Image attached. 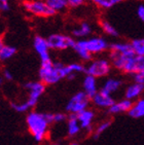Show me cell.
<instances>
[{
    "mask_svg": "<svg viewBox=\"0 0 144 145\" xmlns=\"http://www.w3.org/2000/svg\"><path fill=\"white\" fill-rule=\"evenodd\" d=\"M72 73L73 71L70 65H64L60 62H52L48 64L40 65L38 77L39 80L45 86H52L58 84L63 78H67Z\"/></svg>",
    "mask_w": 144,
    "mask_h": 145,
    "instance_id": "cell-1",
    "label": "cell"
},
{
    "mask_svg": "<svg viewBox=\"0 0 144 145\" xmlns=\"http://www.w3.org/2000/svg\"><path fill=\"white\" fill-rule=\"evenodd\" d=\"M110 59L114 67L126 73L136 74L144 71V56L134 55V56L127 57L111 52Z\"/></svg>",
    "mask_w": 144,
    "mask_h": 145,
    "instance_id": "cell-2",
    "label": "cell"
},
{
    "mask_svg": "<svg viewBox=\"0 0 144 145\" xmlns=\"http://www.w3.org/2000/svg\"><path fill=\"white\" fill-rule=\"evenodd\" d=\"M26 123H27L28 130L30 132V134L33 136L35 141L40 142L45 139L47 134L48 126H50L45 113H40L36 111L29 112L26 117Z\"/></svg>",
    "mask_w": 144,
    "mask_h": 145,
    "instance_id": "cell-3",
    "label": "cell"
},
{
    "mask_svg": "<svg viewBox=\"0 0 144 145\" xmlns=\"http://www.w3.org/2000/svg\"><path fill=\"white\" fill-rule=\"evenodd\" d=\"M23 6L28 12L36 17L48 18L56 14V11L53 10L48 4L42 0H25L23 2Z\"/></svg>",
    "mask_w": 144,
    "mask_h": 145,
    "instance_id": "cell-4",
    "label": "cell"
},
{
    "mask_svg": "<svg viewBox=\"0 0 144 145\" xmlns=\"http://www.w3.org/2000/svg\"><path fill=\"white\" fill-rule=\"evenodd\" d=\"M91 98L83 92H77L70 98L66 105V110L70 114H78L79 112L88 109Z\"/></svg>",
    "mask_w": 144,
    "mask_h": 145,
    "instance_id": "cell-5",
    "label": "cell"
},
{
    "mask_svg": "<svg viewBox=\"0 0 144 145\" xmlns=\"http://www.w3.org/2000/svg\"><path fill=\"white\" fill-rule=\"evenodd\" d=\"M24 87L27 91H29V96H28V99L26 100V102H27L30 108H33L38 102L39 98L41 97L42 94L45 93V84L40 80L28 81L24 84Z\"/></svg>",
    "mask_w": 144,
    "mask_h": 145,
    "instance_id": "cell-6",
    "label": "cell"
},
{
    "mask_svg": "<svg viewBox=\"0 0 144 145\" xmlns=\"http://www.w3.org/2000/svg\"><path fill=\"white\" fill-rule=\"evenodd\" d=\"M111 66L110 63L106 59H98L95 61L91 62L86 67V75L94 76L96 78L106 76L110 72Z\"/></svg>",
    "mask_w": 144,
    "mask_h": 145,
    "instance_id": "cell-7",
    "label": "cell"
},
{
    "mask_svg": "<svg viewBox=\"0 0 144 145\" xmlns=\"http://www.w3.org/2000/svg\"><path fill=\"white\" fill-rule=\"evenodd\" d=\"M46 39L50 48L59 50L73 48L76 42V40H74L72 37L64 35V34H52Z\"/></svg>",
    "mask_w": 144,
    "mask_h": 145,
    "instance_id": "cell-8",
    "label": "cell"
},
{
    "mask_svg": "<svg viewBox=\"0 0 144 145\" xmlns=\"http://www.w3.org/2000/svg\"><path fill=\"white\" fill-rule=\"evenodd\" d=\"M33 48L35 52L38 54L39 59H40V63L41 65L48 64L52 63V59L50 55V45L47 42L46 38H43L41 36H35L33 40Z\"/></svg>",
    "mask_w": 144,
    "mask_h": 145,
    "instance_id": "cell-9",
    "label": "cell"
},
{
    "mask_svg": "<svg viewBox=\"0 0 144 145\" xmlns=\"http://www.w3.org/2000/svg\"><path fill=\"white\" fill-rule=\"evenodd\" d=\"M83 43L86 45V50H89L92 55L103 53L110 46L105 39L102 37H92V38L83 40Z\"/></svg>",
    "mask_w": 144,
    "mask_h": 145,
    "instance_id": "cell-10",
    "label": "cell"
},
{
    "mask_svg": "<svg viewBox=\"0 0 144 145\" xmlns=\"http://www.w3.org/2000/svg\"><path fill=\"white\" fill-rule=\"evenodd\" d=\"M93 103L96 105L97 107H100V108H107L109 109L112 105L114 104L115 101L113 100L112 96L107 94V93L103 92L100 89L99 92L94 96V98L92 99Z\"/></svg>",
    "mask_w": 144,
    "mask_h": 145,
    "instance_id": "cell-11",
    "label": "cell"
},
{
    "mask_svg": "<svg viewBox=\"0 0 144 145\" xmlns=\"http://www.w3.org/2000/svg\"><path fill=\"white\" fill-rule=\"evenodd\" d=\"M82 88L83 92L86 93L91 99H93L94 96L99 92L97 86V78L91 75H86L82 82Z\"/></svg>",
    "mask_w": 144,
    "mask_h": 145,
    "instance_id": "cell-12",
    "label": "cell"
},
{
    "mask_svg": "<svg viewBox=\"0 0 144 145\" xmlns=\"http://www.w3.org/2000/svg\"><path fill=\"white\" fill-rule=\"evenodd\" d=\"M133 102L128 99H122L118 102H114V104L110 108L108 109V112L111 114H117V113H124V112H129L133 106Z\"/></svg>",
    "mask_w": 144,
    "mask_h": 145,
    "instance_id": "cell-13",
    "label": "cell"
},
{
    "mask_svg": "<svg viewBox=\"0 0 144 145\" xmlns=\"http://www.w3.org/2000/svg\"><path fill=\"white\" fill-rule=\"evenodd\" d=\"M109 48H110V50L112 53L118 54L122 56L131 57L135 55L131 43H127V42H115V43L110 44Z\"/></svg>",
    "mask_w": 144,
    "mask_h": 145,
    "instance_id": "cell-14",
    "label": "cell"
},
{
    "mask_svg": "<svg viewBox=\"0 0 144 145\" xmlns=\"http://www.w3.org/2000/svg\"><path fill=\"white\" fill-rule=\"evenodd\" d=\"M94 117H95L94 112L92 111V110H90V109H86V110L79 112V113L77 114V118H78L79 123H81V129L91 131L92 123H93Z\"/></svg>",
    "mask_w": 144,
    "mask_h": 145,
    "instance_id": "cell-15",
    "label": "cell"
},
{
    "mask_svg": "<svg viewBox=\"0 0 144 145\" xmlns=\"http://www.w3.org/2000/svg\"><path fill=\"white\" fill-rule=\"evenodd\" d=\"M144 91V86L138 82H134V84H130L127 88L125 92V98L128 100L133 101L137 98H139L142 95V93Z\"/></svg>",
    "mask_w": 144,
    "mask_h": 145,
    "instance_id": "cell-16",
    "label": "cell"
},
{
    "mask_svg": "<svg viewBox=\"0 0 144 145\" xmlns=\"http://www.w3.org/2000/svg\"><path fill=\"white\" fill-rule=\"evenodd\" d=\"M67 121V132L68 135L71 137L77 135L81 130V123L78 121L77 114H69Z\"/></svg>",
    "mask_w": 144,
    "mask_h": 145,
    "instance_id": "cell-17",
    "label": "cell"
},
{
    "mask_svg": "<svg viewBox=\"0 0 144 145\" xmlns=\"http://www.w3.org/2000/svg\"><path fill=\"white\" fill-rule=\"evenodd\" d=\"M120 87H122V80H119L117 78H108V79L105 80V82L103 84L101 91L107 93L109 95H112Z\"/></svg>",
    "mask_w": 144,
    "mask_h": 145,
    "instance_id": "cell-18",
    "label": "cell"
},
{
    "mask_svg": "<svg viewBox=\"0 0 144 145\" xmlns=\"http://www.w3.org/2000/svg\"><path fill=\"white\" fill-rule=\"evenodd\" d=\"M128 114L133 118H141L144 117V99H139L133 104L131 110Z\"/></svg>",
    "mask_w": 144,
    "mask_h": 145,
    "instance_id": "cell-19",
    "label": "cell"
},
{
    "mask_svg": "<svg viewBox=\"0 0 144 145\" xmlns=\"http://www.w3.org/2000/svg\"><path fill=\"white\" fill-rule=\"evenodd\" d=\"M92 32V28L89 23L82 22L77 28L72 30V35L75 38H84V37L89 36Z\"/></svg>",
    "mask_w": 144,
    "mask_h": 145,
    "instance_id": "cell-20",
    "label": "cell"
},
{
    "mask_svg": "<svg viewBox=\"0 0 144 145\" xmlns=\"http://www.w3.org/2000/svg\"><path fill=\"white\" fill-rule=\"evenodd\" d=\"M73 50L78 55V57L81 59H82L83 61H89V60H91L92 54L86 50V45L83 43V40H77V41L75 42Z\"/></svg>",
    "mask_w": 144,
    "mask_h": 145,
    "instance_id": "cell-21",
    "label": "cell"
},
{
    "mask_svg": "<svg viewBox=\"0 0 144 145\" xmlns=\"http://www.w3.org/2000/svg\"><path fill=\"white\" fill-rule=\"evenodd\" d=\"M17 54V48L9 44H4L3 42L0 43V59L1 61L9 60Z\"/></svg>",
    "mask_w": 144,
    "mask_h": 145,
    "instance_id": "cell-22",
    "label": "cell"
},
{
    "mask_svg": "<svg viewBox=\"0 0 144 145\" xmlns=\"http://www.w3.org/2000/svg\"><path fill=\"white\" fill-rule=\"evenodd\" d=\"M45 2H46L50 8L53 9V10H55L56 12L65 10V9L69 6L67 0H45Z\"/></svg>",
    "mask_w": 144,
    "mask_h": 145,
    "instance_id": "cell-23",
    "label": "cell"
},
{
    "mask_svg": "<svg viewBox=\"0 0 144 145\" xmlns=\"http://www.w3.org/2000/svg\"><path fill=\"white\" fill-rule=\"evenodd\" d=\"M131 45L136 56H144V38H136L131 41Z\"/></svg>",
    "mask_w": 144,
    "mask_h": 145,
    "instance_id": "cell-24",
    "label": "cell"
},
{
    "mask_svg": "<svg viewBox=\"0 0 144 145\" xmlns=\"http://www.w3.org/2000/svg\"><path fill=\"white\" fill-rule=\"evenodd\" d=\"M93 3H95L97 6L104 9H109L111 7L115 6L117 4L120 3L122 0H90Z\"/></svg>",
    "mask_w": 144,
    "mask_h": 145,
    "instance_id": "cell-25",
    "label": "cell"
},
{
    "mask_svg": "<svg viewBox=\"0 0 144 145\" xmlns=\"http://www.w3.org/2000/svg\"><path fill=\"white\" fill-rule=\"evenodd\" d=\"M101 27H102L103 31H104L106 34H108L109 36H112V37L118 36L117 30L111 25L110 23L107 22V21H102V22H101Z\"/></svg>",
    "mask_w": 144,
    "mask_h": 145,
    "instance_id": "cell-26",
    "label": "cell"
},
{
    "mask_svg": "<svg viewBox=\"0 0 144 145\" xmlns=\"http://www.w3.org/2000/svg\"><path fill=\"white\" fill-rule=\"evenodd\" d=\"M111 126V121L107 120V121H103L97 127V128L94 130V133H93V137H94V139H98L101 135L104 133V132L107 130L109 127Z\"/></svg>",
    "mask_w": 144,
    "mask_h": 145,
    "instance_id": "cell-27",
    "label": "cell"
},
{
    "mask_svg": "<svg viewBox=\"0 0 144 145\" xmlns=\"http://www.w3.org/2000/svg\"><path fill=\"white\" fill-rule=\"evenodd\" d=\"M68 120V116L64 113H54V123H63Z\"/></svg>",
    "mask_w": 144,
    "mask_h": 145,
    "instance_id": "cell-28",
    "label": "cell"
},
{
    "mask_svg": "<svg viewBox=\"0 0 144 145\" xmlns=\"http://www.w3.org/2000/svg\"><path fill=\"white\" fill-rule=\"evenodd\" d=\"M134 81H135V82H138V84H141L144 86V71L134 74Z\"/></svg>",
    "mask_w": 144,
    "mask_h": 145,
    "instance_id": "cell-29",
    "label": "cell"
},
{
    "mask_svg": "<svg viewBox=\"0 0 144 145\" xmlns=\"http://www.w3.org/2000/svg\"><path fill=\"white\" fill-rule=\"evenodd\" d=\"M136 12H137V17L139 18V20L144 23V5L143 4H140V5L137 7Z\"/></svg>",
    "mask_w": 144,
    "mask_h": 145,
    "instance_id": "cell-30",
    "label": "cell"
},
{
    "mask_svg": "<svg viewBox=\"0 0 144 145\" xmlns=\"http://www.w3.org/2000/svg\"><path fill=\"white\" fill-rule=\"evenodd\" d=\"M10 6H9V0H0V9L2 11H9Z\"/></svg>",
    "mask_w": 144,
    "mask_h": 145,
    "instance_id": "cell-31",
    "label": "cell"
},
{
    "mask_svg": "<svg viewBox=\"0 0 144 145\" xmlns=\"http://www.w3.org/2000/svg\"><path fill=\"white\" fill-rule=\"evenodd\" d=\"M84 1H86V0H67L69 6H71V7H78V6H81Z\"/></svg>",
    "mask_w": 144,
    "mask_h": 145,
    "instance_id": "cell-32",
    "label": "cell"
},
{
    "mask_svg": "<svg viewBox=\"0 0 144 145\" xmlns=\"http://www.w3.org/2000/svg\"><path fill=\"white\" fill-rule=\"evenodd\" d=\"M3 77H4V79H6V80H12V79H14V75H12L10 71L7 69H5L3 71Z\"/></svg>",
    "mask_w": 144,
    "mask_h": 145,
    "instance_id": "cell-33",
    "label": "cell"
},
{
    "mask_svg": "<svg viewBox=\"0 0 144 145\" xmlns=\"http://www.w3.org/2000/svg\"><path fill=\"white\" fill-rule=\"evenodd\" d=\"M70 145H78V144H77V143H71Z\"/></svg>",
    "mask_w": 144,
    "mask_h": 145,
    "instance_id": "cell-34",
    "label": "cell"
},
{
    "mask_svg": "<svg viewBox=\"0 0 144 145\" xmlns=\"http://www.w3.org/2000/svg\"><path fill=\"white\" fill-rule=\"evenodd\" d=\"M54 145H61V144H54Z\"/></svg>",
    "mask_w": 144,
    "mask_h": 145,
    "instance_id": "cell-35",
    "label": "cell"
}]
</instances>
